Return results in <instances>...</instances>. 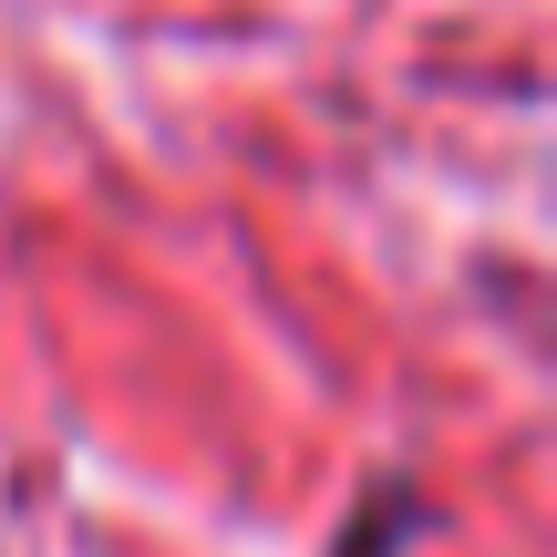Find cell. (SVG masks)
<instances>
[{"mask_svg": "<svg viewBox=\"0 0 557 557\" xmlns=\"http://www.w3.org/2000/svg\"><path fill=\"white\" fill-rule=\"evenodd\" d=\"M444 527V506L423 496V485H403V475H382L372 496L341 517V537H331V557H413L423 537Z\"/></svg>", "mask_w": 557, "mask_h": 557, "instance_id": "cell-1", "label": "cell"}]
</instances>
